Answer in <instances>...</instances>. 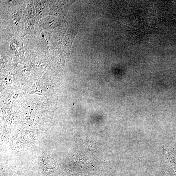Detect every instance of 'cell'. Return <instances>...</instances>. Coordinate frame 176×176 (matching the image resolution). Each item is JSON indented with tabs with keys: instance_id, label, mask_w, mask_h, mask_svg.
<instances>
[{
	"instance_id": "obj_6",
	"label": "cell",
	"mask_w": 176,
	"mask_h": 176,
	"mask_svg": "<svg viewBox=\"0 0 176 176\" xmlns=\"http://www.w3.org/2000/svg\"><path fill=\"white\" fill-rule=\"evenodd\" d=\"M10 46L12 51H16L23 47L22 39L19 37L12 38L10 40Z\"/></svg>"
},
{
	"instance_id": "obj_2",
	"label": "cell",
	"mask_w": 176,
	"mask_h": 176,
	"mask_svg": "<svg viewBox=\"0 0 176 176\" xmlns=\"http://www.w3.org/2000/svg\"><path fill=\"white\" fill-rule=\"evenodd\" d=\"M37 22L49 15V1H33Z\"/></svg>"
},
{
	"instance_id": "obj_5",
	"label": "cell",
	"mask_w": 176,
	"mask_h": 176,
	"mask_svg": "<svg viewBox=\"0 0 176 176\" xmlns=\"http://www.w3.org/2000/svg\"><path fill=\"white\" fill-rule=\"evenodd\" d=\"M76 35L75 33L69 31L65 37L63 44V49L68 56L70 54L72 44Z\"/></svg>"
},
{
	"instance_id": "obj_4",
	"label": "cell",
	"mask_w": 176,
	"mask_h": 176,
	"mask_svg": "<svg viewBox=\"0 0 176 176\" xmlns=\"http://www.w3.org/2000/svg\"><path fill=\"white\" fill-rule=\"evenodd\" d=\"M38 24L36 17L26 21L24 25V37L25 35H29L34 38L37 33Z\"/></svg>"
},
{
	"instance_id": "obj_1",
	"label": "cell",
	"mask_w": 176,
	"mask_h": 176,
	"mask_svg": "<svg viewBox=\"0 0 176 176\" xmlns=\"http://www.w3.org/2000/svg\"><path fill=\"white\" fill-rule=\"evenodd\" d=\"M56 20L54 16L48 15L41 19L37 26V32L46 31L52 33L55 28Z\"/></svg>"
},
{
	"instance_id": "obj_3",
	"label": "cell",
	"mask_w": 176,
	"mask_h": 176,
	"mask_svg": "<svg viewBox=\"0 0 176 176\" xmlns=\"http://www.w3.org/2000/svg\"><path fill=\"white\" fill-rule=\"evenodd\" d=\"M36 16V11H35L33 1H27L23 11L21 23L24 24L26 21L32 19Z\"/></svg>"
}]
</instances>
